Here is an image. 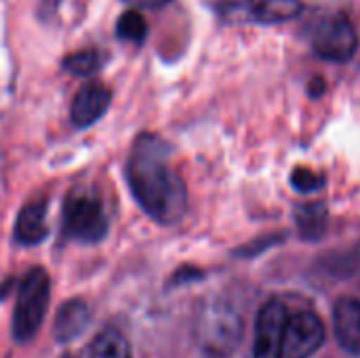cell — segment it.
<instances>
[{
    "label": "cell",
    "mask_w": 360,
    "mask_h": 358,
    "mask_svg": "<svg viewBox=\"0 0 360 358\" xmlns=\"http://www.w3.org/2000/svg\"><path fill=\"white\" fill-rule=\"evenodd\" d=\"M101 65V57L95 49H84V51H76L70 57H65L63 68L76 76H89L93 72H97Z\"/></svg>",
    "instance_id": "16"
},
{
    "label": "cell",
    "mask_w": 360,
    "mask_h": 358,
    "mask_svg": "<svg viewBox=\"0 0 360 358\" xmlns=\"http://www.w3.org/2000/svg\"><path fill=\"white\" fill-rule=\"evenodd\" d=\"M247 13L259 23H281L300 15L302 2L300 0H249Z\"/></svg>",
    "instance_id": "12"
},
{
    "label": "cell",
    "mask_w": 360,
    "mask_h": 358,
    "mask_svg": "<svg viewBox=\"0 0 360 358\" xmlns=\"http://www.w3.org/2000/svg\"><path fill=\"white\" fill-rule=\"evenodd\" d=\"M89 321H91L89 306L82 300H70L59 308V312L55 317L53 335L59 344L74 342L84 333Z\"/></svg>",
    "instance_id": "10"
},
{
    "label": "cell",
    "mask_w": 360,
    "mask_h": 358,
    "mask_svg": "<svg viewBox=\"0 0 360 358\" xmlns=\"http://www.w3.org/2000/svg\"><path fill=\"white\" fill-rule=\"evenodd\" d=\"M325 344V325L314 312H300L289 317L283 344L281 358H310Z\"/></svg>",
    "instance_id": "6"
},
{
    "label": "cell",
    "mask_w": 360,
    "mask_h": 358,
    "mask_svg": "<svg viewBox=\"0 0 360 358\" xmlns=\"http://www.w3.org/2000/svg\"><path fill=\"white\" fill-rule=\"evenodd\" d=\"M89 358H133L127 338L116 329H103L89 346Z\"/></svg>",
    "instance_id": "14"
},
{
    "label": "cell",
    "mask_w": 360,
    "mask_h": 358,
    "mask_svg": "<svg viewBox=\"0 0 360 358\" xmlns=\"http://www.w3.org/2000/svg\"><path fill=\"white\" fill-rule=\"evenodd\" d=\"M323 91H325V82H323L321 78H316L314 82H310V95L319 97V95H321Z\"/></svg>",
    "instance_id": "19"
},
{
    "label": "cell",
    "mask_w": 360,
    "mask_h": 358,
    "mask_svg": "<svg viewBox=\"0 0 360 358\" xmlns=\"http://www.w3.org/2000/svg\"><path fill=\"white\" fill-rule=\"evenodd\" d=\"M312 49L327 61L344 63L352 59L359 49V32L346 15H329L316 23L312 32Z\"/></svg>",
    "instance_id": "5"
},
{
    "label": "cell",
    "mask_w": 360,
    "mask_h": 358,
    "mask_svg": "<svg viewBox=\"0 0 360 358\" xmlns=\"http://www.w3.org/2000/svg\"><path fill=\"white\" fill-rule=\"evenodd\" d=\"M65 358H72V357H65Z\"/></svg>",
    "instance_id": "20"
},
{
    "label": "cell",
    "mask_w": 360,
    "mask_h": 358,
    "mask_svg": "<svg viewBox=\"0 0 360 358\" xmlns=\"http://www.w3.org/2000/svg\"><path fill=\"white\" fill-rule=\"evenodd\" d=\"M291 186L297 190V192H316L325 186V175L316 173V171H310V169H295L293 175H291Z\"/></svg>",
    "instance_id": "17"
},
{
    "label": "cell",
    "mask_w": 360,
    "mask_h": 358,
    "mask_svg": "<svg viewBox=\"0 0 360 358\" xmlns=\"http://www.w3.org/2000/svg\"><path fill=\"white\" fill-rule=\"evenodd\" d=\"M127 4H133L135 8H160L167 6L173 0H124Z\"/></svg>",
    "instance_id": "18"
},
{
    "label": "cell",
    "mask_w": 360,
    "mask_h": 358,
    "mask_svg": "<svg viewBox=\"0 0 360 358\" xmlns=\"http://www.w3.org/2000/svg\"><path fill=\"white\" fill-rule=\"evenodd\" d=\"M333 331L340 346L360 357V302L354 298H342L333 308Z\"/></svg>",
    "instance_id": "9"
},
{
    "label": "cell",
    "mask_w": 360,
    "mask_h": 358,
    "mask_svg": "<svg viewBox=\"0 0 360 358\" xmlns=\"http://www.w3.org/2000/svg\"><path fill=\"white\" fill-rule=\"evenodd\" d=\"M116 36L127 40V42H135L141 44L148 36V21L139 11H127L118 23H116Z\"/></svg>",
    "instance_id": "15"
},
{
    "label": "cell",
    "mask_w": 360,
    "mask_h": 358,
    "mask_svg": "<svg viewBox=\"0 0 360 358\" xmlns=\"http://www.w3.org/2000/svg\"><path fill=\"white\" fill-rule=\"evenodd\" d=\"M112 93L101 82H91L78 91L72 101V122L76 127H89L97 122L110 108Z\"/></svg>",
    "instance_id": "8"
},
{
    "label": "cell",
    "mask_w": 360,
    "mask_h": 358,
    "mask_svg": "<svg viewBox=\"0 0 360 358\" xmlns=\"http://www.w3.org/2000/svg\"><path fill=\"white\" fill-rule=\"evenodd\" d=\"M327 219H329V213L323 203H308V205L297 207V211H295L297 228H300L302 236H306L308 241H319L325 234Z\"/></svg>",
    "instance_id": "13"
},
{
    "label": "cell",
    "mask_w": 360,
    "mask_h": 358,
    "mask_svg": "<svg viewBox=\"0 0 360 358\" xmlns=\"http://www.w3.org/2000/svg\"><path fill=\"white\" fill-rule=\"evenodd\" d=\"M127 179L141 209L158 224H175L188 207L186 184L169 162V146L156 135H141L127 162Z\"/></svg>",
    "instance_id": "1"
},
{
    "label": "cell",
    "mask_w": 360,
    "mask_h": 358,
    "mask_svg": "<svg viewBox=\"0 0 360 358\" xmlns=\"http://www.w3.org/2000/svg\"><path fill=\"white\" fill-rule=\"evenodd\" d=\"M46 236V205L44 200L27 203L15 222V238L21 245H38Z\"/></svg>",
    "instance_id": "11"
},
{
    "label": "cell",
    "mask_w": 360,
    "mask_h": 358,
    "mask_svg": "<svg viewBox=\"0 0 360 358\" xmlns=\"http://www.w3.org/2000/svg\"><path fill=\"white\" fill-rule=\"evenodd\" d=\"M51 298V281L44 268H32L17 287V300L13 308V340L17 344L32 342L44 321Z\"/></svg>",
    "instance_id": "2"
},
{
    "label": "cell",
    "mask_w": 360,
    "mask_h": 358,
    "mask_svg": "<svg viewBox=\"0 0 360 358\" xmlns=\"http://www.w3.org/2000/svg\"><path fill=\"white\" fill-rule=\"evenodd\" d=\"M240 319L226 304H213L202 310L196 323V338L202 350L209 354H228L240 340Z\"/></svg>",
    "instance_id": "4"
},
{
    "label": "cell",
    "mask_w": 360,
    "mask_h": 358,
    "mask_svg": "<svg viewBox=\"0 0 360 358\" xmlns=\"http://www.w3.org/2000/svg\"><path fill=\"white\" fill-rule=\"evenodd\" d=\"M289 314L281 302H268L257 317L255 325V358H281V344L285 335Z\"/></svg>",
    "instance_id": "7"
},
{
    "label": "cell",
    "mask_w": 360,
    "mask_h": 358,
    "mask_svg": "<svg viewBox=\"0 0 360 358\" xmlns=\"http://www.w3.org/2000/svg\"><path fill=\"white\" fill-rule=\"evenodd\" d=\"M63 234L78 243H97L108 234L103 203L91 192H72L63 205Z\"/></svg>",
    "instance_id": "3"
}]
</instances>
